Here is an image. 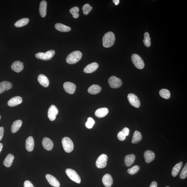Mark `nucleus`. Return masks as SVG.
I'll list each match as a JSON object with an SVG mask.
<instances>
[{"label":"nucleus","mask_w":187,"mask_h":187,"mask_svg":"<svg viewBox=\"0 0 187 187\" xmlns=\"http://www.w3.org/2000/svg\"><path fill=\"white\" fill-rule=\"evenodd\" d=\"M101 90V88L99 85H93L88 89V92L91 94H97Z\"/></svg>","instance_id":"nucleus-26"},{"label":"nucleus","mask_w":187,"mask_h":187,"mask_svg":"<svg viewBox=\"0 0 187 187\" xmlns=\"http://www.w3.org/2000/svg\"><path fill=\"white\" fill-rule=\"evenodd\" d=\"M117 136L118 140H119L121 141H123L125 140V138H126V136L121 131L118 133Z\"/></svg>","instance_id":"nucleus-39"},{"label":"nucleus","mask_w":187,"mask_h":187,"mask_svg":"<svg viewBox=\"0 0 187 187\" xmlns=\"http://www.w3.org/2000/svg\"><path fill=\"white\" fill-rule=\"evenodd\" d=\"M150 187H157V183L155 181H153L152 182L150 186Z\"/></svg>","instance_id":"nucleus-43"},{"label":"nucleus","mask_w":187,"mask_h":187,"mask_svg":"<svg viewBox=\"0 0 187 187\" xmlns=\"http://www.w3.org/2000/svg\"><path fill=\"white\" fill-rule=\"evenodd\" d=\"M135 159L136 156L134 154L127 155L124 158L125 165L127 167L131 166L134 163Z\"/></svg>","instance_id":"nucleus-23"},{"label":"nucleus","mask_w":187,"mask_h":187,"mask_svg":"<svg viewBox=\"0 0 187 187\" xmlns=\"http://www.w3.org/2000/svg\"><path fill=\"white\" fill-rule=\"evenodd\" d=\"M159 93L161 96L164 99H168L170 97V91L166 89L161 90Z\"/></svg>","instance_id":"nucleus-32"},{"label":"nucleus","mask_w":187,"mask_h":187,"mask_svg":"<svg viewBox=\"0 0 187 187\" xmlns=\"http://www.w3.org/2000/svg\"><path fill=\"white\" fill-rule=\"evenodd\" d=\"M12 84L8 81H3L0 83V94L6 90H8L12 87Z\"/></svg>","instance_id":"nucleus-19"},{"label":"nucleus","mask_w":187,"mask_h":187,"mask_svg":"<svg viewBox=\"0 0 187 187\" xmlns=\"http://www.w3.org/2000/svg\"><path fill=\"white\" fill-rule=\"evenodd\" d=\"M121 131L124 133L125 136H128L129 135L130 130L127 127H125Z\"/></svg>","instance_id":"nucleus-41"},{"label":"nucleus","mask_w":187,"mask_h":187,"mask_svg":"<svg viewBox=\"0 0 187 187\" xmlns=\"http://www.w3.org/2000/svg\"><path fill=\"white\" fill-rule=\"evenodd\" d=\"M113 2L115 3V5H118L120 3V1L119 0H114Z\"/></svg>","instance_id":"nucleus-44"},{"label":"nucleus","mask_w":187,"mask_h":187,"mask_svg":"<svg viewBox=\"0 0 187 187\" xmlns=\"http://www.w3.org/2000/svg\"><path fill=\"white\" fill-rule=\"evenodd\" d=\"M58 113V110L56 106L52 105L49 107L48 111V117L52 121L56 119V116Z\"/></svg>","instance_id":"nucleus-10"},{"label":"nucleus","mask_w":187,"mask_h":187,"mask_svg":"<svg viewBox=\"0 0 187 187\" xmlns=\"http://www.w3.org/2000/svg\"><path fill=\"white\" fill-rule=\"evenodd\" d=\"M166 187H170L169 186H166Z\"/></svg>","instance_id":"nucleus-47"},{"label":"nucleus","mask_w":187,"mask_h":187,"mask_svg":"<svg viewBox=\"0 0 187 187\" xmlns=\"http://www.w3.org/2000/svg\"><path fill=\"white\" fill-rule=\"evenodd\" d=\"M22 122L21 120H19L15 121L11 127V131L13 133H15L19 130L21 127Z\"/></svg>","instance_id":"nucleus-25"},{"label":"nucleus","mask_w":187,"mask_h":187,"mask_svg":"<svg viewBox=\"0 0 187 187\" xmlns=\"http://www.w3.org/2000/svg\"><path fill=\"white\" fill-rule=\"evenodd\" d=\"M46 178L48 182L52 186L55 187H59L60 184L57 179L53 176L49 174H47Z\"/></svg>","instance_id":"nucleus-18"},{"label":"nucleus","mask_w":187,"mask_h":187,"mask_svg":"<svg viewBox=\"0 0 187 187\" xmlns=\"http://www.w3.org/2000/svg\"><path fill=\"white\" fill-rule=\"evenodd\" d=\"M132 62L135 66L138 69H141L145 67V63L142 58L136 54H133L131 56Z\"/></svg>","instance_id":"nucleus-5"},{"label":"nucleus","mask_w":187,"mask_h":187,"mask_svg":"<svg viewBox=\"0 0 187 187\" xmlns=\"http://www.w3.org/2000/svg\"><path fill=\"white\" fill-rule=\"evenodd\" d=\"M4 133V128L3 127H0V141L3 138Z\"/></svg>","instance_id":"nucleus-42"},{"label":"nucleus","mask_w":187,"mask_h":187,"mask_svg":"<svg viewBox=\"0 0 187 187\" xmlns=\"http://www.w3.org/2000/svg\"><path fill=\"white\" fill-rule=\"evenodd\" d=\"M142 140V136L140 132L136 130L134 132L132 138V143L137 144Z\"/></svg>","instance_id":"nucleus-30"},{"label":"nucleus","mask_w":187,"mask_h":187,"mask_svg":"<svg viewBox=\"0 0 187 187\" xmlns=\"http://www.w3.org/2000/svg\"><path fill=\"white\" fill-rule=\"evenodd\" d=\"M24 187H35L32 183L29 181H26L24 183Z\"/></svg>","instance_id":"nucleus-40"},{"label":"nucleus","mask_w":187,"mask_h":187,"mask_svg":"<svg viewBox=\"0 0 187 187\" xmlns=\"http://www.w3.org/2000/svg\"><path fill=\"white\" fill-rule=\"evenodd\" d=\"M140 167L139 166L136 165L134 166L131 168H129L127 170V171L130 174L133 175L138 173L139 170H140Z\"/></svg>","instance_id":"nucleus-35"},{"label":"nucleus","mask_w":187,"mask_h":187,"mask_svg":"<svg viewBox=\"0 0 187 187\" xmlns=\"http://www.w3.org/2000/svg\"><path fill=\"white\" fill-rule=\"evenodd\" d=\"M144 157L146 163H149L154 160L155 155L153 152L147 150L144 152Z\"/></svg>","instance_id":"nucleus-17"},{"label":"nucleus","mask_w":187,"mask_h":187,"mask_svg":"<svg viewBox=\"0 0 187 187\" xmlns=\"http://www.w3.org/2000/svg\"><path fill=\"white\" fill-rule=\"evenodd\" d=\"M109 112L108 108H100L95 111V115L97 118H103L108 115Z\"/></svg>","instance_id":"nucleus-22"},{"label":"nucleus","mask_w":187,"mask_h":187,"mask_svg":"<svg viewBox=\"0 0 187 187\" xmlns=\"http://www.w3.org/2000/svg\"><path fill=\"white\" fill-rule=\"evenodd\" d=\"M63 88L66 92L71 94H73L76 89V86L70 82H66L64 83Z\"/></svg>","instance_id":"nucleus-11"},{"label":"nucleus","mask_w":187,"mask_h":187,"mask_svg":"<svg viewBox=\"0 0 187 187\" xmlns=\"http://www.w3.org/2000/svg\"><path fill=\"white\" fill-rule=\"evenodd\" d=\"M3 145L2 143H0V153L2 151V148H3Z\"/></svg>","instance_id":"nucleus-45"},{"label":"nucleus","mask_w":187,"mask_h":187,"mask_svg":"<svg viewBox=\"0 0 187 187\" xmlns=\"http://www.w3.org/2000/svg\"><path fill=\"white\" fill-rule=\"evenodd\" d=\"M55 54V51L54 50H51L45 53L39 52L36 54L35 56L38 59L46 61L51 60L54 56Z\"/></svg>","instance_id":"nucleus-3"},{"label":"nucleus","mask_w":187,"mask_h":187,"mask_svg":"<svg viewBox=\"0 0 187 187\" xmlns=\"http://www.w3.org/2000/svg\"><path fill=\"white\" fill-rule=\"evenodd\" d=\"M1 116L0 115V120H1Z\"/></svg>","instance_id":"nucleus-46"},{"label":"nucleus","mask_w":187,"mask_h":187,"mask_svg":"<svg viewBox=\"0 0 187 187\" xmlns=\"http://www.w3.org/2000/svg\"><path fill=\"white\" fill-rule=\"evenodd\" d=\"M14 157L13 155L8 154L4 161L3 164L5 166L7 167H10L13 162Z\"/></svg>","instance_id":"nucleus-28"},{"label":"nucleus","mask_w":187,"mask_h":187,"mask_svg":"<svg viewBox=\"0 0 187 187\" xmlns=\"http://www.w3.org/2000/svg\"><path fill=\"white\" fill-rule=\"evenodd\" d=\"M47 4L46 1H42L41 2L39 7L40 15L42 17H44L47 14Z\"/></svg>","instance_id":"nucleus-24"},{"label":"nucleus","mask_w":187,"mask_h":187,"mask_svg":"<svg viewBox=\"0 0 187 187\" xmlns=\"http://www.w3.org/2000/svg\"><path fill=\"white\" fill-rule=\"evenodd\" d=\"M55 28L57 30L61 32H68L71 30V29L69 26H65L60 23H57L55 25Z\"/></svg>","instance_id":"nucleus-27"},{"label":"nucleus","mask_w":187,"mask_h":187,"mask_svg":"<svg viewBox=\"0 0 187 187\" xmlns=\"http://www.w3.org/2000/svg\"><path fill=\"white\" fill-rule=\"evenodd\" d=\"M99 67V65L97 63H93L86 66L84 69L86 73H92L95 71Z\"/></svg>","instance_id":"nucleus-12"},{"label":"nucleus","mask_w":187,"mask_h":187,"mask_svg":"<svg viewBox=\"0 0 187 187\" xmlns=\"http://www.w3.org/2000/svg\"><path fill=\"white\" fill-rule=\"evenodd\" d=\"M62 143L64 149L67 153H70L74 149V145L72 141L69 138L65 137L62 140Z\"/></svg>","instance_id":"nucleus-4"},{"label":"nucleus","mask_w":187,"mask_h":187,"mask_svg":"<svg viewBox=\"0 0 187 187\" xmlns=\"http://www.w3.org/2000/svg\"><path fill=\"white\" fill-rule=\"evenodd\" d=\"M108 83L109 86L113 88H119L122 84L121 80L115 76L111 77L108 80Z\"/></svg>","instance_id":"nucleus-7"},{"label":"nucleus","mask_w":187,"mask_h":187,"mask_svg":"<svg viewBox=\"0 0 187 187\" xmlns=\"http://www.w3.org/2000/svg\"><path fill=\"white\" fill-rule=\"evenodd\" d=\"M95 124V121L93 118L89 117L88 118L87 121L85 125L88 129L92 128L93 125Z\"/></svg>","instance_id":"nucleus-37"},{"label":"nucleus","mask_w":187,"mask_h":187,"mask_svg":"<svg viewBox=\"0 0 187 187\" xmlns=\"http://www.w3.org/2000/svg\"><path fill=\"white\" fill-rule=\"evenodd\" d=\"M115 37L112 32H109L106 33L103 38V45L105 48H109L113 46L115 43Z\"/></svg>","instance_id":"nucleus-1"},{"label":"nucleus","mask_w":187,"mask_h":187,"mask_svg":"<svg viewBox=\"0 0 187 187\" xmlns=\"http://www.w3.org/2000/svg\"><path fill=\"white\" fill-rule=\"evenodd\" d=\"M42 145L44 149L48 151L51 150L54 147L53 142L51 139L47 137L43 139Z\"/></svg>","instance_id":"nucleus-16"},{"label":"nucleus","mask_w":187,"mask_h":187,"mask_svg":"<svg viewBox=\"0 0 187 187\" xmlns=\"http://www.w3.org/2000/svg\"><path fill=\"white\" fill-rule=\"evenodd\" d=\"M29 20L28 18H24L18 20L14 24L16 27H22L26 26L28 24Z\"/></svg>","instance_id":"nucleus-31"},{"label":"nucleus","mask_w":187,"mask_h":187,"mask_svg":"<svg viewBox=\"0 0 187 187\" xmlns=\"http://www.w3.org/2000/svg\"><path fill=\"white\" fill-rule=\"evenodd\" d=\"M127 99L131 105L138 108L140 106V102L138 97L133 94L130 93L127 96Z\"/></svg>","instance_id":"nucleus-9"},{"label":"nucleus","mask_w":187,"mask_h":187,"mask_svg":"<svg viewBox=\"0 0 187 187\" xmlns=\"http://www.w3.org/2000/svg\"><path fill=\"white\" fill-rule=\"evenodd\" d=\"M103 183L106 187H111L113 184V179L111 176L109 174L105 175L102 179Z\"/></svg>","instance_id":"nucleus-13"},{"label":"nucleus","mask_w":187,"mask_h":187,"mask_svg":"<svg viewBox=\"0 0 187 187\" xmlns=\"http://www.w3.org/2000/svg\"><path fill=\"white\" fill-rule=\"evenodd\" d=\"M180 177L182 179L186 178L187 176V164L185 165L183 170L180 174Z\"/></svg>","instance_id":"nucleus-38"},{"label":"nucleus","mask_w":187,"mask_h":187,"mask_svg":"<svg viewBox=\"0 0 187 187\" xmlns=\"http://www.w3.org/2000/svg\"><path fill=\"white\" fill-rule=\"evenodd\" d=\"M38 81L41 85L44 87H47L49 86V81L47 77L43 74H40L38 77Z\"/></svg>","instance_id":"nucleus-20"},{"label":"nucleus","mask_w":187,"mask_h":187,"mask_svg":"<svg viewBox=\"0 0 187 187\" xmlns=\"http://www.w3.org/2000/svg\"><path fill=\"white\" fill-rule=\"evenodd\" d=\"M23 100L21 97L17 96L11 98L8 102V106L11 107L17 106L21 104Z\"/></svg>","instance_id":"nucleus-14"},{"label":"nucleus","mask_w":187,"mask_h":187,"mask_svg":"<svg viewBox=\"0 0 187 187\" xmlns=\"http://www.w3.org/2000/svg\"><path fill=\"white\" fill-rule=\"evenodd\" d=\"M11 69L17 72H21L24 69V66L22 62L20 61H15L11 65Z\"/></svg>","instance_id":"nucleus-15"},{"label":"nucleus","mask_w":187,"mask_h":187,"mask_svg":"<svg viewBox=\"0 0 187 187\" xmlns=\"http://www.w3.org/2000/svg\"><path fill=\"white\" fill-rule=\"evenodd\" d=\"M108 157L107 155L102 154L98 157L96 163L97 167L99 168H103L106 167Z\"/></svg>","instance_id":"nucleus-8"},{"label":"nucleus","mask_w":187,"mask_h":187,"mask_svg":"<svg viewBox=\"0 0 187 187\" xmlns=\"http://www.w3.org/2000/svg\"><path fill=\"white\" fill-rule=\"evenodd\" d=\"M144 39L143 40V43L146 47H150L151 45V41H150L151 39L150 38L149 33L146 32L144 34Z\"/></svg>","instance_id":"nucleus-33"},{"label":"nucleus","mask_w":187,"mask_h":187,"mask_svg":"<svg viewBox=\"0 0 187 187\" xmlns=\"http://www.w3.org/2000/svg\"><path fill=\"white\" fill-rule=\"evenodd\" d=\"M79 9L78 7H74L70 9V13L72 15L74 19H77L79 17Z\"/></svg>","instance_id":"nucleus-34"},{"label":"nucleus","mask_w":187,"mask_h":187,"mask_svg":"<svg viewBox=\"0 0 187 187\" xmlns=\"http://www.w3.org/2000/svg\"><path fill=\"white\" fill-rule=\"evenodd\" d=\"M92 7L90 6V4H87L84 5L83 7V8H82L84 15H88L90 11L92 10Z\"/></svg>","instance_id":"nucleus-36"},{"label":"nucleus","mask_w":187,"mask_h":187,"mask_svg":"<svg viewBox=\"0 0 187 187\" xmlns=\"http://www.w3.org/2000/svg\"><path fill=\"white\" fill-rule=\"evenodd\" d=\"M66 173L69 178L77 183H80L81 179L77 172L72 169L68 168L66 170Z\"/></svg>","instance_id":"nucleus-6"},{"label":"nucleus","mask_w":187,"mask_h":187,"mask_svg":"<svg viewBox=\"0 0 187 187\" xmlns=\"http://www.w3.org/2000/svg\"><path fill=\"white\" fill-rule=\"evenodd\" d=\"M26 148L29 152L32 151L35 146V142L32 136H29L26 141Z\"/></svg>","instance_id":"nucleus-21"},{"label":"nucleus","mask_w":187,"mask_h":187,"mask_svg":"<svg viewBox=\"0 0 187 187\" xmlns=\"http://www.w3.org/2000/svg\"><path fill=\"white\" fill-rule=\"evenodd\" d=\"M82 56V54L81 51H74L68 55L66 59V61L69 64H74L78 62L81 58Z\"/></svg>","instance_id":"nucleus-2"},{"label":"nucleus","mask_w":187,"mask_h":187,"mask_svg":"<svg viewBox=\"0 0 187 187\" xmlns=\"http://www.w3.org/2000/svg\"><path fill=\"white\" fill-rule=\"evenodd\" d=\"M183 163L182 161L180 162L179 163H178L173 167L172 172V175L173 177L176 176L179 174L180 170L183 166Z\"/></svg>","instance_id":"nucleus-29"}]
</instances>
